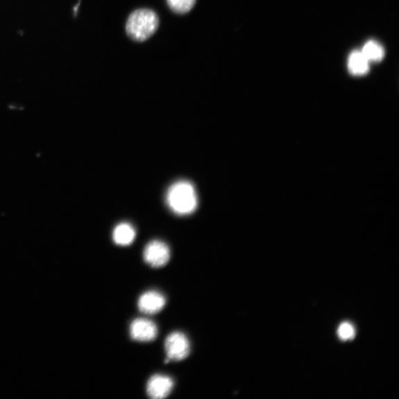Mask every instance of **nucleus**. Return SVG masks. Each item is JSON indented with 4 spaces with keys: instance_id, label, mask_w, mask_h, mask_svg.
<instances>
[{
    "instance_id": "obj_5",
    "label": "nucleus",
    "mask_w": 399,
    "mask_h": 399,
    "mask_svg": "<svg viewBox=\"0 0 399 399\" xmlns=\"http://www.w3.org/2000/svg\"><path fill=\"white\" fill-rule=\"evenodd\" d=\"M131 338L141 343L153 341L158 336V328L150 319L139 318L135 319L130 327Z\"/></svg>"
},
{
    "instance_id": "obj_2",
    "label": "nucleus",
    "mask_w": 399,
    "mask_h": 399,
    "mask_svg": "<svg viewBox=\"0 0 399 399\" xmlns=\"http://www.w3.org/2000/svg\"><path fill=\"white\" fill-rule=\"evenodd\" d=\"M167 201L169 208L180 215L191 214L198 206L195 188L188 181H178L171 187Z\"/></svg>"
},
{
    "instance_id": "obj_1",
    "label": "nucleus",
    "mask_w": 399,
    "mask_h": 399,
    "mask_svg": "<svg viewBox=\"0 0 399 399\" xmlns=\"http://www.w3.org/2000/svg\"><path fill=\"white\" fill-rule=\"evenodd\" d=\"M159 19L151 9H139L133 12L126 24L128 35L134 41L144 42L151 38L157 31Z\"/></svg>"
},
{
    "instance_id": "obj_4",
    "label": "nucleus",
    "mask_w": 399,
    "mask_h": 399,
    "mask_svg": "<svg viewBox=\"0 0 399 399\" xmlns=\"http://www.w3.org/2000/svg\"><path fill=\"white\" fill-rule=\"evenodd\" d=\"M170 259L168 246L160 241H153L146 245L144 251L146 264L153 268H162L167 264Z\"/></svg>"
},
{
    "instance_id": "obj_12",
    "label": "nucleus",
    "mask_w": 399,
    "mask_h": 399,
    "mask_svg": "<svg viewBox=\"0 0 399 399\" xmlns=\"http://www.w3.org/2000/svg\"><path fill=\"white\" fill-rule=\"evenodd\" d=\"M338 335L343 340L352 339L355 336V330L350 323H344L339 326Z\"/></svg>"
},
{
    "instance_id": "obj_7",
    "label": "nucleus",
    "mask_w": 399,
    "mask_h": 399,
    "mask_svg": "<svg viewBox=\"0 0 399 399\" xmlns=\"http://www.w3.org/2000/svg\"><path fill=\"white\" fill-rule=\"evenodd\" d=\"M166 305L165 296L156 291H149L141 295L138 307L141 312L147 315L156 314L161 312Z\"/></svg>"
},
{
    "instance_id": "obj_6",
    "label": "nucleus",
    "mask_w": 399,
    "mask_h": 399,
    "mask_svg": "<svg viewBox=\"0 0 399 399\" xmlns=\"http://www.w3.org/2000/svg\"><path fill=\"white\" fill-rule=\"evenodd\" d=\"M173 387L174 382L169 376L157 374L148 381L146 393L151 398L163 399L169 396Z\"/></svg>"
},
{
    "instance_id": "obj_3",
    "label": "nucleus",
    "mask_w": 399,
    "mask_h": 399,
    "mask_svg": "<svg viewBox=\"0 0 399 399\" xmlns=\"http://www.w3.org/2000/svg\"><path fill=\"white\" fill-rule=\"evenodd\" d=\"M167 359L170 362L185 359L190 353V343L185 334L180 332L170 334L165 340Z\"/></svg>"
},
{
    "instance_id": "obj_10",
    "label": "nucleus",
    "mask_w": 399,
    "mask_h": 399,
    "mask_svg": "<svg viewBox=\"0 0 399 399\" xmlns=\"http://www.w3.org/2000/svg\"><path fill=\"white\" fill-rule=\"evenodd\" d=\"M362 53L369 62H380L384 56L382 45L375 41H369L364 44Z\"/></svg>"
},
{
    "instance_id": "obj_11",
    "label": "nucleus",
    "mask_w": 399,
    "mask_h": 399,
    "mask_svg": "<svg viewBox=\"0 0 399 399\" xmlns=\"http://www.w3.org/2000/svg\"><path fill=\"white\" fill-rule=\"evenodd\" d=\"M196 0H167L171 10L178 15H185L195 6Z\"/></svg>"
},
{
    "instance_id": "obj_9",
    "label": "nucleus",
    "mask_w": 399,
    "mask_h": 399,
    "mask_svg": "<svg viewBox=\"0 0 399 399\" xmlns=\"http://www.w3.org/2000/svg\"><path fill=\"white\" fill-rule=\"evenodd\" d=\"M369 62L362 51H355L349 56L348 69L352 74L364 75L369 71Z\"/></svg>"
},
{
    "instance_id": "obj_8",
    "label": "nucleus",
    "mask_w": 399,
    "mask_h": 399,
    "mask_svg": "<svg viewBox=\"0 0 399 399\" xmlns=\"http://www.w3.org/2000/svg\"><path fill=\"white\" fill-rule=\"evenodd\" d=\"M135 237L134 228L129 223H124L118 225L112 233L114 242L119 246L130 245Z\"/></svg>"
}]
</instances>
